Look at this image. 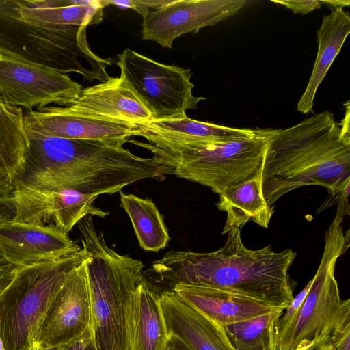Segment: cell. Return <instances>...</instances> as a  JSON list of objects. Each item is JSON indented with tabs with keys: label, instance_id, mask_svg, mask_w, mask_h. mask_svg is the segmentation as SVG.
Instances as JSON below:
<instances>
[{
	"label": "cell",
	"instance_id": "obj_23",
	"mask_svg": "<svg viewBox=\"0 0 350 350\" xmlns=\"http://www.w3.org/2000/svg\"><path fill=\"white\" fill-rule=\"evenodd\" d=\"M24 118L21 107L6 103L0 96V179L10 185L29 146Z\"/></svg>",
	"mask_w": 350,
	"mask_h": 350
},
{
	"label": "cell",
	"instance_id": "obj_22",
	"mask_svg": "<svg viewBox=\"0 0 350 350\" xmlns=\"http://www.w3.org/2000/svg\"><path fill=\"white\" fill-rule=\"evenodd\" d=\"M219 196V202L215 205L219 211L226 213L222 234L232 228L241 230L250 220L268 228L274 209L263 196L261 172L225 189Z\"/></svg>",
	"mask_w": 350,
	"mask_h": 350
},
{
	"label": "cell",
	"instance_id": "obj_3",
	"mask_svg": "<svg viewBox=\"0 0 350 350\" xmlns=\"http://www.w3.org/2000/svg\"><path fill=\"white\" fill-rule=\"evenodd\" d=\"M264 133L261 186L269 206L304 186H321L332 192L350 183L349 126L337 122L329 111Z\"/></svg>",
	"mask_w": 350,
	"mask_h": 350
},
{
	"label": "cell",
	"instance_id": "obj_31",
	"mask_svg": "<svg viewBox=\"0 0 350 350\" xmlns=\"http://www.w3.org/2000/svg\"><path fill=\"white\" fill-rule=\"evenodd\" d=\"M273 3L281 4L286 8L293 11L295 14H307L309 12L321 8L322 5L319 0H301V1H286L273 0Z\"/></svg>",
	"mask_w": 350,
	"mask_h": 350
},
{
	"label": "cell",
	"instance_id": "obj_28",
	"mask_svg": "<svg viewBox=\"0 0 350 350\" xmlns=\"http://www.w3.org/2000/svg\"><path fill=\"white\" fill-rule=\"evenodd\" d=\"M170 0H102L103 7L116 5L122 8H131L142 17L150 10L167 3Z\"/></svg>",
	"mask_w": 350,
	"mask_h": 350
},
{
	"label": "cell",
	"instance_id": "obj_36",
	"mask_svg": "<svg viewBox=\"0 0 350 350\" xmlns=\"http://www.w3.org/2000/svg\"><path fill=\"white\" fill-rule=\"evenodd\" d=\"M265 350H282L277 343V337Z\"/></svg>",
	"mask_w": 350,
	"mask_h": 350
},
{
	"label": "cell",
	"instance_id": "obj_20",
	"mask_svg": "<svg viewBox=\"0 0 350 350\" xmlns=\"http://www.w3.org/2000/svg\"><path fill=\"white\" fill-rule=\"evenodd\" d=\"M137 136L171 142H225L252 136L256 130L237 129L206 122L187 116L170 119L152 120L137 124Z\"/></svg>",
	"mask_w": 350,
	"mask_h": 350
},
{
	"label": "cell",
	"instance_id": "obj_14",
	"mask_svg": "<svg viewBox=\"0 0 350 350\" xmlns=\"http://www.w3.org/2000/svg\"><path fill=\"white\" fill-rule=\"evenodd\" d=\"M83 248L54 225L0 218V263L14 268L80 252Z\"/></svg>",
	"mask_w": 350,
	"mask_h": 350
},
{
	"label": "cell",
	"instance_id": "obj_25",
	"mask_svg": "<svg viewBox=\"0 0 350 350\" xmlns=\"http://www.w3.org/2000/svg\"><path fill=\"white\" fill-rule=\"evenodd\" d=\"M284 310L280 308L221 327L235 350H265L277 337V323Z\"/></svg>",
	"mask_w": 350,
	"mask_h": 350
},
{
	"label": "cell",
	"instance_id": "obj_33",
	"mask_svg": "<svg viewBox=\"0 0 350 350\" xmlns=\"http://www.w3.org/2000/svg\"><path fill=\"white\" fill-rule=\"evenodd\" d=\"M16 268L0 263V292L11 282Z\"/></svg>",
	"mask_w": 350,
	"mask_h": 350
},
{
	"label": "cell",
	"instance_id": "obj_7",
	"mask_svg": "<svg viewBox=\"0 0 350 350\" xmlns=\"http://www.w3.org/2000/svg\"><path fill=\"white\" fill-rule=\"evenodd\" d=\"M88 258L83 248L75 254L16 268L0 292V336L5 350H33L38 328L53 298Z\"/></svg>",
	"mask_w": 350,
	"mask_h": 350
},
{
	"label": "cell",
	"instance_id": "obj_15",
	"mask_svg": "<svg viewBox=\"0 0 350 350\" xmlns=\"http://www.w3.org/2000/svg\"><path fill=\"white\" fill-rule=\"evenodd\" d=\"M25 129L72 139H111L137 136V124L93 117L70 107L49 105L25 114Z\"/></svg>",
	"mask_w": 350,
	"mask_h": 350
},
{
	"label": "cell",
	"instance_id": "obj_35",
	"mask_svg": "<svg viewBox=\"0 0 350 350\" xmlns=\"http://www.w3.org/2000/svg\"><path fill=\"white\" fill-rule=\"evenodd\" d=\"M321 5L329 6L332 10L342 9L350 5L349 0H319Z\"/></svg>",
	"mask_w": 350,
	"mask_h": 350
},
{
	"label": "cell",
	"instance_id": "obj_21",
	"mask_svg": "<svg viewBox=\"0 0 350 350\" xmlns=\"http://www.w3.org/2000/svg\"><path fill=\"white\" fill-rule=\"evenodd\" d=\"M350 32V16L342 9L332 10L323 18L317 31L318 50L314 67L305 91L297 105L304 114L312 111L317 89L340 52Z\"/></svg>",
	"mask_w": 350,
	"mask_h": 350
},
{
	"label": "cell",
	"instance_id": "obj_6",
	"mask_svg": "<svg viewBox=\"0 0 350 350\" xmlns=\"http://www.w3.org/2000/svg\"><path fill=\"white\" fill-rule=\"evenodd\" d=\"M249 137L225 142H171L145 138L147 142H128L150 151L174 175L209 187L219 194L261 172L267 139L256 129Z\"/></svg>",
	"mask_w": 350,
	"mask_h": 350
},
{
	"label": "cell",
	"instance_id": "obj_11",
	"mask_svg": "<svg viewBox=\"0 0 350 350\" xmlns=\"http://www.w3.org/2000/svg\"><path fill=\"white\" fill-rule=\"evenodd\" d=\"M89 259L72 271L53 298L38 328L33 350L68 343L92 327Z\"/></svg>",
	"mask_w": 350,
	"mask_h": 350
},
{
	"label": "cell",
	"instance_id": "obj_4",
	"mask_svg": "<svg viewBox=\"0 0 350 350\" xmlns=\"http://www.w3.org/2000/svg\"><path fill=\"white\" fill-rule=\"evenodd\" d=\"M86 29V25L43 21L33 0H0L1 55L101 83L109 78L106 69L114 61L91 50Z\"/></svg>",
	"mask_w": 350,
	"mask_h": 350
},
{
	"label": "cell",
	"instance_id": "obj_2",
	"mask_svg": "<svg viewBox=\"0 0 350 350\" xmlns=\"http://www.w3.org/2000/svg\"><path fill=\"white\" fill-rule=\"evenodd\" d=\"M223 247L211 252L170 251L154 261L144 278L161 293L178 284L219 288L251 297L286 309L296 282L289 270L296 253L275 252L271 245L247 248L241 230L228 232Z\"/></svg>",
	"mask_w": 350,
	"mask_h": 350
},
{
	"label": "cell",
	"instance_id": "obj_26",
	"mask_svg": "<svg viewBox=\"0 0 350 350\" xmlns=\"http://www.w3.org/2000/svg\"><path fill=\"white\" fill-rule=\"evenodd\" d=\"M333 350H350V300L343 301L338 319L329 332Z\"/></svg>",
	"mask_w": 350,
	"mask_h": 350
},
{
	"label": "cell",
	"instance_id": "obj_34",
	"mask_svg": "<svg viewBox=\"0 0 350 350\" xmlns=\"http://www.w3.org/2000/svg\"><path fill=\"white\" fill-rule=\"evenodd\" d=\"M164 350H191L183 342L174 336L169 335Z\"/></svg>",
	"mask_w": 350,
	"mask_h": 350
},
{
	"label": "cell",
	"instance_id": "obj_37",
	"mask_svg": "<svg viewBox=\"0 0 350 350\" xmlns=\"http://www.w3.org/2000/svg\"><path fill=\"white\" fill-rule=\"evenodd\" d=\"M0 350H5V347L3 346V343L1 336H0Z\"/></svg>",
	"mask_w": 350,
	"mask_h": 350
},
{
	"label": "cell",
	"instance_id": "obj_24",
	"mask_svg": "<svg viewBox=\"0 0 350 350\" xmlns=\"http://www.w3.org/2000/svg\"><path fill=\"white\" fill-rule=\"evenodd\" d=\"M120 201L131 221L140 247L152 252L165 248L170 240L168 230L152 200L120 191Z\"/></svg>",
	"mask_w": 350,
	"mask_h": 350
},
{
	"label": "cell",
	"instance_id": "obj_16",
	"mask_svg": "<svg viewBox=\"0 0 350 350\" xmlns=\"http://www.w3.org/2000/svg\"><path fill=\"white\" fill-rule=\"evenodd\" d=\"M70 108L78 113L131 124L152 120L151 113L122 77L82 88Z\"/></svg>",
	"mask_w": 350,
	"mask_h": 350
},
{
	"label": "cell",
	"instance_id": "obj_12",
	"mask_svg": "<svg viewBox=\"0 0 350 350\" xmlns=\"http://www.w3.org/2000/svg\"><path fill=\"white\" fill-rule=\"evenodd\" d=\"M245 3V0H170L142 17V38L171 49L177 38L224 21Z\"/></svg>",
	"mask_w": 350,
	"mask_h": 350
},
{
	"label": "cell",
	"instance_id": "obj_17",
	"mask_svg": "<svg viewBox=\"0 0 350 350\" xmlns=\"http://www.w3.org/2000/svg\"><path fill=\"white\" fill-rule=\"evenodd\" d=\"M160 307L169 335L191 350H235L223 328L183 301L174 291L161 293Z\"/></svg>",
	"mask_w": 350,
	"mask_h": 350
},
{
	"label": "cell",
	"instance_id": "obj_29",
	"mask_svg": "<svg viewBox=\"0 0 350 350\" xmlns=\"http://www.w3.org/2000/svg\"><path fill=\"white\" fill-rule=\"evenodd\" d=\"M310 284L311 280L306 284L303 290L293 298L288 306L284 309L286 312L280 316L277 323V336L280 335L295 319L309 291Z\"/></svg>",
	"mask_w": 350,
	"mask_h": 350
},
{
	"label": "cell",
	"instance_id": "obj_27",
	"mask_svg": "<svg viewBox=\"0 0 350 350\" xmlns=\"http://www.w3.org/2000/svg\"><path fill=\"white\" fill-rule=\"evenodd\" d=\"M349 191L350 183H347L340 189L328 192L329 195L327 198L317 210V213L327 209L333 204H337L335 216L340 219H343L345 215H350L349 203Z\"/></svg>",
	"mask_w": 350,
	"mask_h": 350
},
{
	"label": "cell",
	"instance_id": "obj_10",
	"mask_svg": "<svg viewBox=\"0 0 350 350\" xmlns=\"http://www.w3.org/2000/svg\"><path fill=\"white\" fill-rule=\"evenodd\" d=\"M81 90L68 74L0 55V96L9 105L28 111L50 104L68 107Z\"/></svg>",
	"mask_w": 350,
	"mask_h": 350
},
{
	"label": "cell",
	"instance_id": "obj_38",
	"mask_svg": "<svg viewBox=\"0 0 350 350\" xmlns=\"http://www.w3.org/2000/svg\"><path fill=\"white\" fill-rule=\"evenodd\" d=\"M1 218V217H0Z\"/></svg>",
	"mask_w": 350,
	"mask_h": 350
},
{
	"label": "cell",
	"instance_id": "obj_9",
	"mask_svg": "<svg viewBox=\"0 0 350 350\" xmlns=\"http://www.w3.org/2000/svg\"><path fill=\"white\" fill-rule=\"evenodd\" d=\"M114 64L152 120L184 117L205 99L193 95L190 69L157 62L130 49L118 55Z\"/></svg>",
	"mask_w": 350,
	"mask_h": 350
},
{
	"label": "cell",
	"instance_id": "obj_19",
	"mask_svg": "<svg viewBox=\"0 0 350 350\" xmlns=\"http://www.w3.org/2000/svg\"><path fill=\"white\" fill-rule=\"evenodd\" d=\"M161 295L142 275L131 304L129 350H164L169 336L160 307Z\"/></svg>",
	"mask_w": 350,
	"mask_h": 350
},
{
	"label": "cell",
	"instance_id": "obj_13",
	"mask_svg": "<svg viewBox=\"0 0 350 350\" xmlns=\"http://www.w3.org/2000/svg\"><path fill=\"white\" fill-rule=\"evenodd\" d=\"M96 198L72 189H14L0 202L12 206L15 221L54 225L68 233L86 217L104 218L109 214L94 205Z\"/></svg>",
	"mask_w": 350,
	"mask_h": 350
},
{
	"label": "cell",
	"instance_id": "obj_18",
	"mask_svg": "<svg viewBox=\"0 0 350 350\" xmlns=\"http://www.w3.org/2000/svg\"><path fill=\"white\" fill-rule=\"evenodd\" d=\"M172 291L189 306L221 326L283 308L251 297L211 287L178 284Z\"/></svg>",
	"mask_w": 350,
	"mask_h": 350
},
{
	"label": "cell",
	"instance_id": "obj_5",
	"mask_svg": "<svg viewBox=\"0 0 350 350\" xmlns=\"http://www.w3.org/2000/svg\"><path fill=\"white\" fill-rule=\"evenodd\" d=\"M83 248L89 254L92 329L98 350H129L128 323L133 295L142 278L143 263L106 243L92 217L78 224Z\"/></svg>",
	"mask_w": 350,
	"mask_h": 350
},
{
	"label": "cell",
	"instance_id": "obj_32",
	"mask_svg": "<svg viewBox=\"0 0 350 350\" xmlns=\"http://www.w3.org/2000/svg\"><path fill=\"white\" fill-rule=\"evenodd\" d=\"M299 350H333L329 334L323 335Z\"/></svg>",
	"mask_w": 350,
	"mask_h": 350
},
{
	"label": "cell",
	"instance_id": "obj_1",
	"mask_svg": "<svg viewBox=\"0 0 350 350\" xmlns=\"http://www.w3.org/2000/svg\"><path fill=\"white\" fill-rule=\"evenodd\" d=\"M29 146L10 191L72 189L97 197L120 192L136 181L166 175L153 157L133 154L131 138L72 139L26 129Z\"/></svg>",
	"mask_w": 350,
	"mask_h": 350
},
{
	"label": "cell",
	"instance_id": "obj_30",
	"mask_svg": "<svg viewBox=\"0 0 350 350\" xmlns=\"http://www.w3.org/2000/svg\"><path fill=\"white\" fill-rule=\"evenodd\" d=\"M44 350H98V349L92 329L90 327L79 337L68 343Z\"/></svg>",
	"mask_w": 350,
	"mask_h": 350
},
{
	"label": "cell",
	"instance_id": "obj_8",
	"mask_svg": "<svg viewBox=\"0 0 350 350\" xmlns=\"http://www.w3.org/2000/svg\"><path fill=\"white\" fill-rule=\"evenodd\" d=\"M342 220L334 217L325 233V246L317 271L295 319L279 336L282 350H299L329 334L340 312L341 299L335 267L349 246V230L344 232Z\"/></svg>",
	"mask_w": 350,
	"mask_h": 350
}]
</instances>
